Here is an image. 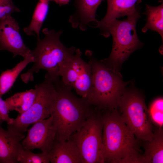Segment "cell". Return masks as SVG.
Instances as JSON below:
<instances>
[{"label":"cell","mask_w":163,"mask_h":163,"mask_svg":"<svg viewBox=\"0 0 163 163\" xmlns=\"http://www.w3.org/2000/svg\"><path fill=\"white\" fill-rule=\"evenodd\" d=\"M89 59L92 75V85L87 99L100 110L117 108L128 82H124L118 71L107 66L103 60L94 58L92 52L85 53Z\"/></svg>","instance_id":"cell-4"},{"label":"cell","mask_w":163,"mask_h":163,"mask_svg":"<svg viewBox=\"0 0 163 163\" xmlns=\"http://www.w3.org/2000/svg\"><path fill=\"white\" fill-rule=\"evenodd\" d=\"M48 154L51 163H82L78 149L72 138L66 141L56 139Z\"/></svg>","instance_id":"cell-15"},{"label":"cell","mask_w":163,"mask_h":163,"mask_svg":"<svg viewBox=\"0 0 163 163\" xmlns=\"http://www.w3.org/2000/svg\"><path fill=\"white\" fill-rule=\"evenodd\" d=\"M50 0H39L35 9L29 25L24 28L28 35H34L37 39L40 38L41 28L48 14Z\"/></svg>","instance_id":"cell-19"},{"label":"cell","mask_w":163,"mask_h":163,"mask_svg":"<svg viewBox=\"0 0 163 163\" xmlns=\"http://www.w3.org/2000/svg\"><path fill=\"white\" fill-rule=\"evenodd\" d=\"M103 119L96 107L72 139L79 150L82 163H105L102 143Z\"/></svg>","instance_id":"cell-8"},{"label":"cell","mask_w":163,"mask_h":163,"mask_svg":"<svg viewBox=\"0 0 163 163\" xmlns=\"http://www.w3.org/2000/svg\"><path fill=\"white\" fill-rule=\"evenodd\" d=\"M146 22L142 31L145 33L150 29L158 32L163 38V4L156 6L146 5Z\"/></svg>","instance_id":"cell-20"},{"label":"cell","mask_w":163,"mask_h":163,"mask_svg":"<svg viewBox=\"0 0 163 163\" xmlns=\"http://www.w3.org/2000/svg\"><path fill=\"white\" fill-rule=\"evenodd\" d=\"M70 0H50V1H54L60 6L68 4Z\"/></svg>","instance_id":"cell-24"},{"label":"cell","mask_w":163,"mask_h":163,"mask_svg":"<svg viewBox=\"0 0 163 163\" xmlns=\"http://www.w3.org/2000/svg\"><path fill=\"white\" fill-rule=\"evenodd\" d=\"M82 54L79 49H76L62 67L59 75L64 84L74 89L82 97L87 99L92 88V72L90 64L82 59Z\"/></svg>","instance_id":"cell-9"},{"label":"cell","mask_w":163,"mask_h":163,"mask_svg":"<svg viewBox=\"0 0 163 163\" xmlns=\"http://www.w3.org/2000/svg\"><path fill=\"white\" fill-rule=\"evenodd\" d=\"M56 95L52 115L60 141L69 139L93 113L96 107L86 99L76 96L72 88L59 79L53 81Z\"/></svg>","instance_id":"cell-2"},{"label":"cell","mask_w":163,"mask_h":163,"mask_svg":"<svg viewBox=\"0 0 163 163\" xmlns=\"http://www.w3.org/2000/svg\"><path fill=\"white\" fill-rule=\"evenodd\" d=\"M138 0H107V11L104 17L97 21L94 27L98 28L101 34L105 37L107 28L115 19L127 16L135 11L138 8Z\"/></svg>","instance_id":"cell-13"},{"label":"cell","mask_w":163,"mask_h":163,"mask_svg":"<svg viewBox=\"0 0 163 163\" xmlns=\"http://www.w3.org/2000/svg\"><path fill=\"white\" fill-rule=\"evenodd\" d=\"M102 143L105 162L137 163L139 140L122 120L117 108L103 109Z\"/></svg>","instance_id":"cell-1"},{"label":"cell","mask_w":163,"mask_h":163,"mask_svg":"<svg viewBox=\"0 0 163 163\" xmlns=\"http://www.w3.org/2000/svg\"><path fill=\"white\" fill-rule=\"evenodd\" d=\"M57 131L53 117L51 115L45 119L38 121L27 130V136L21 142L23 149L40 150L48 153L51 149L56 136Z\"/></svg>","instance_id":"cell-10"},{"label":"cell","mask_w":163,"mask_h":163,"mask_svg":"<svg viewBox=\"0 0 163 163\" xmlns=\"http://www.w3.org/2000/svg\"><path fill=\"white\" fill-rule=\"evenodd\" d=\"M17 160L20 163H50L48 153L43 152L35 153L23 148L19 151Z\"/></svg>","instance_id":"cell-21"},{"label":"cell","mask_w":163,"mask_h":163,"mask_svg":"<svg viewBox=\"0 0 163 163\" xmlns=\"http://www.w3.org/2000/svg\"><path fill=\"white\" fill-rule=\"evenodd\" d=\"M35 88L16 93L5 100L9 111L15 110L21 114L28 110L36 96Z\"/></svg>","instance_id":"cell-18"},{"label":"cell","mask_w":163,"mask_h":163,"mask_svg":"<svg viewBox=\"0 0 163 163\" xmlns=\"http://www.w3.org/2000/svg\"><path fill=\"white\" fill-rule=\"evenodd\" d=\"M117 108L122 120L138 140H151L154 131L152 122L141 94L135 91L125 89Z\"/></svg>","instance_id":"cell-6"},{"label":"cell","mask_w":163,"mask_h":163,"mask_svg":"<svg viewBox=\"0 0 163 163\" xmlns=\"http://www.w3.org/2000/svg\"><path fill=\"white\" fill-rule=\"evenodd\" d=\"M34 62V58L30 53L14 68L2 73L0 75V96L9 90L21 72L28 64Z\"/></svg>","instance_id":"cell-17"},{"label":"cell","mask_w":163,"mask_h":163,"mask_svg":"<svg viewBox=\"0 0 163 163\" xmlns=\"http://www.w3.org/2000/svg\"><path fill=\"white\" fill-rule=\"evenodd\" d=\"M139 8L121 21L115 19L108 25L105 38L111 35L112 48L109 56L103 60L108 66L118 71L123 62L134 51L141 48L143 43L138 37L136 30L137 21L140 17Z\"/></svg>","instance_id":"cell-5"},{"label":"cell","mask_w":163,"mask_h":163,"mask_svg":"<svg viewBox=\"0 0 163 163\" xmlns=\"http://www.w3.org/2000/svg\"><path fill=\"white\" fill-rule=\"evenodd\" d=\"M0 50L11 53L14 57L20 55L24 58L30 53L20 34L18 23L11 15L0 19Z\"/></svg>","instance_id":"cell-11"},{"label":"cell","mask_w":163,"mask_h":163,"mask_svg":"<svg viewBox=\"0 0 163 163\" xmlns=\"http://www.w3.org/2000/svg\"><path fill=\"white\" fill-rule=\"evenodd\" d=\"M9 111L8 109L5 101L0 96V123L6 122L7 124L11 123L14 118H10L9 115Z\"/></svg>","instance_id":"cell-23"},{"label":"cell","mask_w":163,"mask_h":163,"mask_svg":"<svg viewBox=\"0 0 163 163\" xmlns=\"http://www.w3.org/2000/svg\"><path fill=\"white\" fill-rule=\"evenodd\" d=\"M36 96L30 107L19 114L12 122L7 124V129L14 133L24 134L28 127L50 117L52 114L56 95L53 81L46 73L44 81L35 86Z\"/></svg>","instance_id":"cell-7"},{"label":"cell","mask_w":163,"mask_h":163,"mask_svg":"<svg viewBox=\"0 0 163 163\" xmlns=\"http://www.w3.org/2000/svg\"><path fill=\"white\" fill-rule=\"evenodd\" d=\"M44 35L43 39L37 40L35 48L30 50L34 58V64L21 78L27 83L34 79L33 74L40 69L47 71V73L53 81L59 78L60 72L67 60L75 53L76 49L72 46L67 48L61 42L60 37L62 31L57 32L46 28L42 30Z\"/></svg>","instance_id":"cell-3"},{"label":"cell","mask_w":163,"mask_h":163,"mask_svg":"<svg viewBox=\"0 0 163 163\" xmlns=\"http://www.w3.org/2000/svg\"><path fill=\"white\" fill-rule=\"evenodd\" d=\"M144 152L141 155L137 163H162L163 162V131L158 127L154 130L150 141L144 142Z\"/></svg>","instance_id":"cell-16"},{"label":"cell","mask_w":163,"mask_h":163,"mask_svg":"<svg viewBox=\"0 0 163 163\" xmlns=\"http://www.w3.org/2000/svg\"><path fill=\"white\" fill-rule=\"evenodd\" d=\"M1 125L0 123V163H18V154L23 148L21 141L25 136L5 130Z\"/></svg>","instance_id":"cell-14"},{"label":"cell","mask_w":163,"mask_h":163,"mask_svg":"<svg viewBox=\"0 0 163 163\" xmlns=\"http://www.w3.org/2000/svg\"><path fill=\"white\" fill-rule=\"evenodd\" d=\"M20 9L14 4L12 0H0V19L15 12H20Z\"/></svg>","instance_id":"cell-22"},{"label":"cell","mask_w":163,"mask_h":163,"mask_svg":"<svg viewBox=\"0 0 163 163\" xmlns=\"http://www.w3.org/2000/svg\"><path fill=\"white\" fill-rule=\"evenodd\" d=\"M103 0H75V11L69 17V21L72 27L82 31L96 25L97 10Z\"/></svg>","instance_id":"cell-12"}]
</instances>
